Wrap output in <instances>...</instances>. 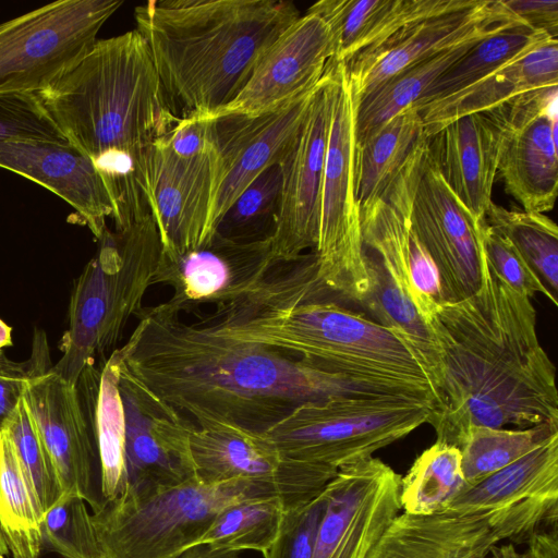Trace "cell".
<instances>
[{
  "instance_id": "obj_1",
  "label": "cell",
  "mask_w": 558,
  "mask_h": 558,
  "mask_svg": "<svg viewBox=\"0 0 558 558\" xmlns=\"http://www.w3.org/2000/svg\"><path fill=\"white\" fill-rule=\"evenodd\" d=\"M121 365L195 425L264 433L296 407L332 397L385 396L287 352L185 323L162 303L143 307Z\"/></svg>"
},
{
  "instance_id": "obj_2",
  "label": "cell",
  "mask_w": 558,
  "mask_h": 558,
  "mask_svg": "<svg viewBox=\"0 0 558 558\" xmlns=\"http://www.w3.org/2000/svg\"><path fill=\"white\" fill-rule=\"evenodd\" d=\"M427 324L441 361L428 420L436 440L456 446L471 426L558 423L555 366L538 341L531 298L504 282L483 254L480 289L438 304Z\"/></svg>"
},
{
  "instance_id": "obj_3",
  "label": "cell",
  "mask_w": 558,
  "mask_h": 558,
  "mask_svg": "<svg viewBox=\"0 0 558 558\" xmlns=\"http://www.w3.org/2000/svg\"><path fill=\"white\" fill-rule=\"evenodd\" d=\"M37 96L101 177L114 230L151 215L150 150L179 119L169 109L144 37L133 29L97 39Z\"/></svg>"
},
{
  "instance_id": "obj_4",
  "label": "cell",
  "mask_w": 558,
  "mask_h": 558,
  "mask_svg": "<svg viewBox=\"0 0 558 558\" xmlns=\"http://www.w3.org/2000/svg\"><path fill=\"white\" fill-rule=\"evenodd\" d=\"M315 252L279 263L254 290L204 316L214 331L287 352L385 396L435 402L418 355L398 333L327 299Z\"/></svg>"
},
{
  "instance_id": "obj_5",
  "label": "cell",
  "mask_w": 558,
  "mask_h": 558,
  "mask_svg": "<svg viewBox=\"0 0 558 558\" xmlns=\"http://www.w3.org/2000/svg\"><path fill=\"white\" fill-rule=\"evenodd\" d=\"M300 16L284 0H153L134 11L177 119L210 118L228 106Z\"/></svg>"
},
{
  "instance_id": "obj_6",
  "label": "cell",
  "mask_w": 558,
  "mask_h": 558,
  "mask_svg": "<svg viewBox=\"0 0 558 558\" xmlns=\"http://www.w3.org/2000/svg\"><path fill=\"white\" fill-rule=\"evenodd\" d=\"M95 256L75 280L69 305V327L50 367L76 386L82 372L96 364L121 339L132 316L143 310V299L162 248L151 215L122 231L107 229Z\"/></svg>"
},
{
  "instance_id": "obj_7",
  "label": "cell",
  "mask_w": 558,
  "mask_h": 558,
  "mask_svg": "<svg viewBox=\"0 0 558 558\" xmlns=\"http://www.w3.org/2000/svg\"><path fill=\"white\" fill-rule=\"evenodd\" d=\"M269 495L279 496L292 509L271 484L248 480L204 483L195 477L147 494L125 492L93 512L92 521L102 558H180L198 545L225 507Z\"/></svg>"
},
{
  "instance_id": "obj_8",
  "label": "cell",
  "mask_w": 558,
  "mask_h": 558,
  "mask_svg": "<svg viewBox=\"0 0 558 558\" xmlns=\"http://www.w3.org/2000/svg\"><path fill=\"white\" fill-rule=\"evenodd\" d=\"M430 400L393 396L305 402L262 433L287 458L339 469L428 423Z\"/></svg>"
},
{
  "instance_id": "obj_9",
  "label": "cell",
  "mask_w": 558,
  "mask_h": 558,
  "mask_svg": "<svg viewBox=\"0 0 558 558\" xmlns=\"http://www.w3.org/2000/svg\"><path fill=\"white\" fill-rule=\"evenodd\" d=\"M331 120L326 149L317 276L332 294L360 303L369 280L365 265L360 209L355 195V114L357 101L345 63L330 60Z\"/></svg>"
},
{
  "instance_id": "obj_10",
  "label": "cell",
  "mask_w": 558,
  "mask_h": 558,
  "mask_svg": "<svg viewBox=\"0 0 558 558\" xmlns=\"http://www.w3.org/2000/svg\"><path fill=\"white\" fill-rule=\"evenodd\" d=\"M121 0H59L0 23V94H37L94 45Z\"/></svg>"
},
{
  "instance_id": "obj_11",
  "label": "cell",
  "mask_w": 558,
  "mask_h": 558,
  "mask_svg": "<svg viewBox=\"0 0 558 558\" xmlns=\"http://www.w3.org/2000/svg\"><path fill=\"white\" fill-rule=\"evenodd\" d=\"M403 174L409 221L438 270L442 301L458 302L473 295L482 283L481 221L444 181L429 149V137L416 146Z\"/></svg>"
},
{
  "instance_id": "obj_12",
  "label": "cell",
  "mask_w": 558,
  "mask_h": 558,
  "mask_svg": "<svg viewBox=\"0 0 558 558\" xmlns=\"http://www.w3.org/2000/svg\"><path fill=\"white\" fill-rule=\"evenodd\" d=\"M558 500L429 515L399 513L368 558H484L501 541H527L542 523L557 524Z\"/></svg>"
},
{
  "instance_id": "obj_13",
  "label": "cell",
  "mask_w": 558,
  "mask_h": 558,
  "mask_svg": "<svg viewBox=\"0 0 558 558\" xmlns=\"http://www.w3.org/2000/svg\"><path fill=\"white\" fill-rule=\"evenodd\" d=\"M34 371L23 396L56 468L62 494L81 496L93 512L106 502L100 463L76 386L48 367L46 335L34 337Z\"/></svg>"
},
{
  "instance_id": "obj_14",
  "label": "cell",
  "mask_w": 558,
  "mask_h": 558,
  "mask_svg": "<svg viewBox=\"0 0 558 558\" xmlns=\"http://www.w3.org/2000/svg\"><path fill=\"white\" fill-rule=\"evenodd\" d=\"M557 87L520 95L486 111L501 131L497 174L525 211L544 214L556 203Z\"/></svg>"
},
{
  "instance_id": "obj_15",
  "label": "cell",
  "mask_w": 558,
  "mask_h": 558,
  "mask_svg": "<svg viewBox=\"0 0 558 558\" xmlns=\"http://www.w3.org/2000/svg\"><path fill=\"white\" fill-rule=\"evenodd\" d=\"M400 481L375 457L339 468L324 488L312 558H368L402 510Z\"/></svg>"
},
{
  "instance_id": "obj_16",
  "label": "cell",
  "mask_w": 558,
  "mask_h": 558,
  "mask_svg": "<svg viewBox=\"0 0 558 558\" xmlns=\"http://www.w3.org/2000/svg\"><path fill=\"white\" fill-rule=\"evenodd\" d=\"M191 451L197 480L271 484L281 490L291 508L319 495L338 471L287 458L262 433L223 423L194 425Z\"/></svg>"
},
{
  "instance_id": "obj_17",
  "label": "cell",
  "mask_w": 558,
  "mask_h": 558,
  "mask_svg": "<svg viewBox=\"0 0 558 558\" xmlns=\"http://www.w3.org/2000/svg\"><path fill=\"white\" fill-rule=\"evenodd\" d=\"M119 391L125 420V492L147 494L195 478L191 418L136 380L121 361Z\"/></svg>"
},
{
  "instance_id": "obj_18",
  "label": "cell",
  "mask_w": 558,
  "mask_h": 558,
  "mask_svg": "<svg viewBox=\"0 0 558 558\" xmlns=\"http://www.w3.org/2000/svg\"><path fill=\"white\" fill-rule=\"evenodd\" d=\"M332 74L328 62L306 118L280 161L282 186L271 248L277 263L298 259L318 243L324 165L331 120Z\"/></svg>"
},
{
  "instance_id": "obj_19",
  "label": "cell",
  "mask_w": 558,
  "mask_h": 558,
  "mask_svg": "<svg viewBox=\"0 0 558 558\" xmlns=\"http://www.w3.org/2000/svg\"><path fill=\"white\" fill-rule=\"evenodd\" d=\"M277 264L271 240L241 243L215 232L205 243L184 252L161 248L153 286L171 287L173 294L162 304L181 314L202 304L217 307L242 298Z\"/></svg>"
},
{
  "instance_id": "obj_20",
  "label": "cell",
  "mask_w": 558,
  "mask_h": 558,
  "mask_svg": "<svg viewBox=\"0 0 558 558\" xmlns=\"http://www.w3.org/2000/svg\"><path fill=\"white\" fill-rule=\"evenodd\" d=\"M317 85L274 111L211 117L217 153V186L210 219L213 234L222 215L243 190L287 155L306 118Z\"/></svg>"
},
{
  "instance_id": "obj_21",
  "label": "cell",
  "mask_w": 558,
  "mask_h": 558,
  "mask_svg": "<svg viewBox=\"0 0 558 558\" xmlns=\"http://www.w3.org/2000/svg\"><path fill=\"white\" fill-rule=\"evenodd\" d=\"M520 23L523 22L507 9L502 0H480L472 8L408 25L345 63L353 96L359 104L404 68Z\"/></svg>"
},
{
  "instance_id": "obj_22",
  "label": "cell",
  "mask_w": 558,
  "mask_h": 558,
  "mask_svg": "<svg viewBox=\"0 0 558 558\" xmlns=\"http://www.w3.org/2000/svg\"><path fill=\"white\" fill-rule=\"evenodd\" d=\"M335 48L329 24L308 9L265 50L239 95L214 117L260 114L296 100L319 83Z\"/></svg>"
},
{
  "instance_id": "obj_23",
  "label": "cell",
  "mask_w": 558,
  "mask_h": 558,
  "mask_svg": "<svg viewBox=\"0 0 558 558\" xmlns=\"http://www.w3.org/2000/svg\"><path fill=\"white\" fill-rule=\"evenodd\" d=\"M151 215L162 248L184 252L211 236L217 153L180 157L157 141L150 150Z\"/></svg>"
},
{
  "instance_id": "obj_24",
  "label": "cell",
  "mask_w": 558,
  "mask_h": 558,
  "mask_svg": "<svg viewBox=\"0 0 558 558\" xmlns=\"http://www.w3.org/2000/svg\"><path fill=\"white\" fill-rule=\"evenodd\" d=\"M0 168L46 187L65 201L99 240L113 207L93 162L68 143L0 142Z\"/></svg>"
},
{
  "instance_id": "obj_25",
  "label": "cell",
  "mask_w": 558,
  "mask_h": 558,
  "mask_svg": "<svg viewBox=\"0 0 558 558\" xmlns=\"http://www.w3.org/2000/svg\"><path fill=\"white\" fill-rule=\"evenodd\" d=\"M500 142V128L487 112L463 116L429 137L440 175L477 221L493 203Z\"/></svg>"
},
{
  "instance_id": "obj_26",
  "label": "cell",
  "mask_w": 558,
  "mask_h": 558,
  "mask_svg": "<svg viewBox=\"0 0 558 558\" xmlns=\"http://www.w3.org/2000/svg\"><path fill=\"white\" fill-rule=\"evenodd\" d=\"M480 0H322L311 9L331 27L336 48L332 61L348 63L408 25L465 10Z\"/></svg>"
},
{
  "instance_id": "obj_27",
  "label": "cell",
  "mask_w": 558,
  "mask_h": 558,
  "mask_svg": "<svg viewBox=\"0 0 558 558\" xmlns=\"http://www.w3.org/2000/svg\"><path fill=\"white\" fill-rule=\"evenodd\" d=\"M558 86V40L547 39L475 84L416 107L427 137L471 113L489 111L520 95Z\"/></svg>"
},
{
  "instance_id": "obj_28",
  "label": "cell",
  "mask_w": 558,
  "mask_h": 558,
  "mask_svg": "<svg viewBox=\"0 0 558 558\" xmlns=\"http://www.w3.org/2000/svg\"><path fill=\"white\" fill-rule=\"evenodd\" d=\"M119 374L120 359L114 349L101 367L87 366L76 383L99 458L105 501L120 497L128 487L125 420Z\"/></svg>"
},
{
  "instance_id": "obj_29",
  "label": "cell",
  "mask_w": 558,
  "mask_h": 558,
  "mask_svg": "<svg viewBox=\"0 0 558 558\" xmlns=\"http://www.w3.org/2000/svg\"><path fill=\"white\" fill-rule=\"evenodd\" d=\"M532 500H558V433L481 483L466 487L445 509L475 511Z\"/></svg>"
},
{
  "instance_id": "obj_30",
  "label": "cell",
  "mask_w": 558,
  "mask_h": 558,
  "mask_svg": "<svg viewBox=\"0 0 558 558\" xmlns=\"http://www.w3.org/2000/svg\"><path fill=\"white\" fill-rule=\"evenodd\" d=\"M425 137L418 109L410 106L356 145L355 195L359 209L384 194Z\"/></svg>"
},
{
  "instance_id": "obj_31",
  "label": "cell",
  "mask_w": 558,
  "mask_h": 558,
  "mask_svg": "<svg viewBox=\"0 0 558 558\" xmlns=\"http://www.w3.org/2000/svg\"><path fill=\"white\" fill-rule=\"evenodd\" d=\"M369 287L359 303L373 320L401 336L422 360L436 389L440 375V349L411 298L399 287L381 259L364 248Z\"/></svg>"
},
{
  "instance_id": "obj_32",
  "label": "cell",
  "mask_w": 558,
  "mask_h": 558,
  "mask_svg": "<svg viewBox=\"0 0 558 558\" xmlns=\"http://www.w3.org/2000/svg\"><path fill=\"white\" fill-rule=\"evenodd\" d=\"M478 40L465 41L404 68L361 99L355 114L356 145L403 109L415 105L433 83Z\"/></svg>"
},
{
  "instance_id": "obj_33",
  "label": "cell",
  "mask_w": 558,
  "mask_h": 558,
  "mask_svg": "<svg viewBox=\"0 0 558 558\" xmlns=\"http://www.w3.org/2000/svg\"><path fill=\"white\" fill-rule=\"evenodd\" d=\"M44 510L12 440L0 432V531L14 558H39Z\"/></svg>"
},
{
  "instance_id": "obj_34",
  "label": "cell",
  "mask_w": 558,
  "mask_h": 558,
  "mask_svg": "<svg viewBox=\"0 0 558 558\" xmlns=\"http://www.w3.org/2000/svg\"><path fill=\"white\" fill-rule=\"evenodd\" d=\"M550 38L554 37L524 23L483 38L442 73L413 106L421 107L471 86Z\"/></svg>"
},
{
  "instance_id": "obj_35",
  "label": "cell",
  "mask_w": 558,
  "mask_h": 558,
  "mask_svg": "<svg viewBox=\"0 0 558 558\" xmlns=\"http://www.w3.org/2000/svg\"><path fill=\"white\" fill-rule=\"evenodd\" d=\"M466 487L459 448L436 440L401 476V509L411 515H429L445 509Z\"/></svg>"
},
{
  "instance_id": "obj_36",
  "label": "cell",
  "mask_w": 558,
  "mask_h": 558,
  "mask_svg": "<svg viewBox=\"0 0 558 558\" xmlns=\"http://www.w3.org/2000/svg\"><path fill=\"white\" fill-rule=\"evenodd\" d=\"M289 510L282 498L275 495L239 500L216 515L198 545L264 553L277 539Z\"/></svg>"
},
{
  "instance_id": "obj_37",
  "label": "cell",
  "mask_w": 558,
  "mask_h": 558,
  "mask_svg": "<svg viewBox=\"0 0 558 558\" xmlns=\"http://www.w3.org/2000/svg\"><path fill=\"white\" fill-rule=\"evenodd\" d=\"M555 433H558V423L527 428L469 427L456 445L461 452L468 487L511 464Z\"/></svg>"
},
{
  "instance_id": "obj_38",
  "label": "cell",
  "mask_w": 558,
  "mask_h": 558,
  "mask_svg": "<svg viewBox=\"0 0 558 558\" xmlns=\"http://www.w3.org/2000/svg\"><path fill=\"white\" fill-rule=\"evenodd\" d=\"M485 221L505 236L558 300V228L545 214L507 209L492 203Z\"/></svg>"
},
{
  "instance_id": "obj_39",
  "label": "cell",
  "mask_w": 558,
  "mask_h": 558,
  "mask_svg": "<svg viewBox=\"0 0 558 558\" xmlns=\"http://www.w3.org/2000/svg\"><path fill=\"white\" fill-rule=\"evenodd\" d=\"M281 186L282 168L277 162L243 190L222 215L215 232L241 243L271 240L277 227Z\"/></svg>"
},
{
  "instance_id": "obj_40",
  "label": "cell",
  "mask_w": 558,
  "mask_h": 558,
  "mask_svg": "<svg viewBox=\"0 0 558 558\" xmlns=\"http://www.w3.org/2000/svg\"><path fill=\"white\" fill-rule=\"evenodd\" d=\"M41 547L64 558H102L85 500L64 493L48 508L40 522Z\"/></svg>"
},
{
  "instance_id": "obj_41",
  "label": "cell",
  "mask_w": 558,
  "mask_h": 558,
  "mask_svg": "<svg viewBox=\"0 0 558 558\" xmlns=\"http://www.w3.org/2000/svg\"><path fill=\"white\" fill-rule=\"evenodd\" d=\"M3 428L45 512L61 497L62 487L23 395Z\"/></svg>"
},
{
  "instance_id": "obj_42",
  "label": "cell",
  "mask_w": 558,
  "mask_h": 558,
  "mask_svg": "<svg viewBox=\"0 0 558 558\" xmlns=\"http://www.w3.org/2000/svg\"><path fill=\"white\" fill-rule=\"evenodd\" d=\"M0 142L68 143L37 94H0Z\"/></svg>"
},
{
  "instance_id": "obj_43",
  "label": "cell",
  "mask_w": 558,
  "mask_h": 558,
  "mask_svg": "<svg viewBox=\"0 0 558 558\" xmlns=\"http://www.w3.org/2000/svg\"><path fill=\"white\" fill-rule=\"evenodd\" d=\"M478 234L484 258L504 282L529 298L541 293L553 305H558V300L549 293L513 245L485 219L480 223Z\"/></svg>"
},
{
  "instance_id": "obj_44",
  "label": "cell",
  "mask_w": 558,
  "mask_h": 558,
  "mask_svg": "<svg viewBox=\"0 0 558 558\" xmlns=\"http://www.w3.org/2000/svg\"><path fill=\"white\" fill-rule=\"evenodd\" d=\"M325 502L323 489L308 502L289 510L277 539L263 553L264 558H312Z\"/></svg>"
},
{
  "instance_id": "obj_45",
  "label": "cell",
  "mask_w": 558,
  "mask_h": 558,
  "mask_svg": "<svg viewBox=\"0 0 558 558\" xmlns=\"http://www.w3.org/2000/svg\"><path fill=\"white\" fill-rule=\"evenodd\" d=\"M158 141L180 157L205 154L215 148L213 119L205 117L179 119Z\"/></svg>"
},
{
  "instance_id": "obj_46",
  "label": "cell",
  "mask_w": 558,
  "mask_h": 558,
  "mask_svg": "<svg viewBox=\"0 0 558 558\" xmlns=\"http://www.w3.org/2000/svg\"><path fill=\"white\" fill-rule=\"evenodd\" d=\"M33 371L32 357L25 362H15L3 353L0 355V432L22 397Z\"/></svg>"
},
{
  "instance_id": "obj_47",
  "label": "cell",
  "mask_w": 558,
  "mask_h": 558,
  "mask_svg": "<svg viewBox=\"0 0 558 558\" xmlns=\"http://www.w3.org/2000/svg\"><path fill=\"white\" fill-rule=\"evenodd\" d=\"M507 9L521 22L535 31L558 35L557 0H502Z\"/></svg>"
},
{
  "instance_id": "obj_48",
  "label": "cell",
  "mask_w": 558,
  "mask_h": 558,
  "mask_svg": "<svg viewBox=\"0 0 558 558\" xmlns=\"http://www.w3.org/2000/svg\"><path fill=\"white\" fill-rule=\"evenodd\" d=\"M484 558H558L557 527L538 530L526 541V547L519 550L514 543L495 545Z\"/></svg>"
},
{
  "instance_id": "obj_49",
  "label": "cell",
  "mask_w": 558,
  "mask_h": 558,
  "mask_svg": "<svg viewBox=\"0 0 558 558\" xmlns=\"http://www.w3.org/2000/svg\"><path fill=\"white\" fill-rule=\"evenodd\" d=\"M180 558H238V551L215 549L209 545H197L187 549Z\"/></svg>"
},
{
  "instance_id": "obj_50",
  "label": "cell",
  "mask_w": 558,
  "mask_h": 558,
  "mask_svg": "<svg viewBox=\"0 0 558 558\" xmlns=\"http://www.w3.org/2000/svg\"><path fill=\"white\" fill-rule=\"evenodd\" d=\"M12 344V328L0 318V355L3 353V348Z\"/></svg>"
},
{
  "instance_id": "obj_51",
  "label": "cell",
  "mask_w": 558,
  "mask_h": 558,
  "mask_svg": "<svg viewBox=\"0 0 558 558\" xmlns=\"http://www.w3.org/2000/svg\"><path fill=\"white\" fill-rule=\"evenodd\" d=\"M9 553V548L4 541V537L0 531V558H4V556Z\"/></svg>"
}]
</instances>
